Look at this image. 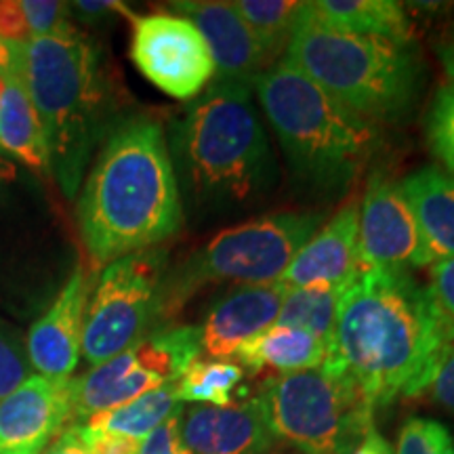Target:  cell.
Returning <instances> with one entry per match:
<instances>
[{
	"instance_id": "60d3db41",
	"label": "cell",
	"mask_w": 454,
	"mask_h": 454,
	"mask_svg": "<svg viewBox=\"0 0 454 454\" xmlns=\"http://www.w3.org/2000/svg\"><path fill=\"white\" fill-rule=\"evenodd\" d=\"M13 177H15V167L9 160H4L3 156H0V179L9 181Z\"/></svg>"
},
{
	"instance_id": "30bf717a",
	"label": "cell",
	"mask_w": 454,
	"mask_h": 454,
	"mask_svg": "<svg viewBox=\"0 0 454 454\" xmlns=\"http://www.w3.org/2000/svg\"><path fill=\"white\" fill-rule=\"evenodd\" d=\"M200 354L198 326L154 328L122 354L93 366L82 377L70 379L72 421L84 423L147 391L177 383Z\"/></svg>"
},
{
	"instance_id": "8992f818",
	"label": "cell",
	"mask_w": 454,
	"mask_h": 454,
	"mask_svg": "<svg viewBox=\"0 0 454 454\" xmlns=\"http://www.w3.org/2000/svg\"><path fill=\"white\" fill-rule=\"evenodd\" d=\"M282 59L374 127L404 118L423 89L414 43L333 30L311 20L308 3Z\"/></svg>"
},
{
	"instance_id": "277c9868",
	"label": "cell",
	"mask_w": 454,
	"mask_h": 454,
	"mask_svg": "<svg viewBox=\"0 0 454 454\" xmlns=\"http://www.w3.org/2000/svg\"><path fill=\"white\" fill-rule=\"evenodd\" d=\"M175 175L187 198L230 213L257 202L276 179V162L253 104V87L215 78L170 129Z\"/></svg>"
},
{
	"instance_id": "603a6c76",
	"label": "cell",
	"mask_w": 454,
	"mask_h": 454,
	"mask_svg": "<svg viewBox=\"0 0 454 454\" xmlns=\"http://www.w3.org/2000/svg\"><path fill=\"white\" fill-rule=\"evenodd\" d=\"M181 411V402L175 391V383L147 391L135 397L127 404L114 408V411L95 414L87 419L89 427L110 431V434L127 435L133 440H144L152 431L160 427L168 417Z\"/></svg>"
},
{
	"instance_id": "ba28073f",
	"label": "cell",
	"mask_w": 454,
	"mask_h": 454,
	"mask_svg": "<svg viewBox=\"0 0 454 454\" xmlns=\"http://www.w3.org/2000/svg\"><path fill=\"white\" fill-rule=\"evenodd\" d=\"M325 223V215L309 211L270 213L219 231L167 276L162 317L177 314L192 294L213 282H280L299 248Z\"/></svg>"
},
{
	"instance_id": "d590c367",
	"label": "cell",
	"mask_w": 454,
	"mask_h": 454,
	"mask_svg": "<svg viewBox=\"0 0 454 454\" xmlns=\"http://www.w3.org/2000/svg\"><path fill=\"white\" fill-rule=\"evenodd\" d=\"M72 15H76L81 21L87 24H95V21L106 20L110 15H127L133 17L127 4L114 3V0H78V3L70 4Z\"/></svg>"
},
{
	"instance_id": "5bb4252c",
	"label": "cell",
	"mask_w": 454,
	"mask_h": 454,
	"mask_svg": "<svg viewBox=\"0 0 454 454\" xmlns=\"http://www.w3.org/2000/svg\"><path fill=\"white\" fill-rule=\"evenodd\" d=\"M89 294L90 278L84 268H76L47 314L34 322L27 333V357L41 377L64 381L76 371L82 354Z\"/></svg>"
},
{
	"instance_id": "3957f363",
	"label": "cell",
	"mask_w": 454,
	"mask_h": 454,
	"mask_svg": "<svg viewBox=\"0 0 454 454\" xmlns=\"http://www.w3.org/2000/svg\"><path fill=\"white\" fill-rule=\"evenodd\" d=\"M7 47L9 72L24 84L41 121L49 173L67 198H76L95 147L112 129L114 90L101 51L81 30Z\"/></svg>"
},
{
	"instance_id": "44dd1931",
	"label": "cell",
	"mask_w": 454,
	"mask_h": 454,
	"mask_svg": "<svg viewBox=\"0 0 454 454\" xmlns=\"http://www.w3.org/2000/svg\"><path fill=\"white\" fill-rule=\"evenodd\" d=\"M328 354H331V348L314 334L299 331V328L274 325L247 340L234 357L238 364L253 374L265 371L288 374L322 366Z\"/></svg>"
},
{
	"instance_id": "6da1fadb",
	"label": "cell",
	"mask_w": 454,
	"mask_h": 454,
	"mask_svg": "<svg viewBox=\"0 0 454 454\" xmlns=\"http://www.w3.org/2000/svg\"><path fill=\"white\" fill-rule=\"evenodd\" d=\"M454 343V325L412 271L360 268L343 288L326 360L368 402L423 395Z\"/></svg>"
},
{
	"instance_id": "e0dca14e",
	"label": "cell",
	"mask_w": 454,
	"mask_h": 454,
	"mask_svg": "<svg viewBox=\"0 0 454 454\" xmlns=\"http://www.w3.org/2000/svg\"><path fill=\"white\" fill-rule=\"evenodd\" d=\"M286 288L280 282L240 284L219 297L207 311L200 351L208 360H231L247 340L276 325Z\"/></svg>"
},
{
	"instance_id": "ab89813d",
	"label": "cell",
	"mask_w": 454,
	"mask_h": 454,
	"mask_svg": "<svg viewBox=\"0 0 454 454\" xmlns=\"http://www.w3.org/2000/svg\"><path fill=\"white\" fill-rule=\"evenodd\" d=\"M11 70V53L7 43L0 38V74H7Z\"/></svg>"
},
{
	"instance_id": "f35d334b",
	"label": "cell",
	"mask_w": 454,
	"mask_h": 454,
	"mask_svg": "<svg viewBox=\"0 0 454 454\" xmlns=\"http://www.w3.org/2000/svg\"><path fill=\"white\" fill-rule=\"evenodd\" d=\"M351 454H394V448H391L389 442L377 429H371L366 434V438L360 442V446Z\"/></svg>"
},
{
	"instance_id": "7c38bea8",
	"label": "cell",
	"mask_w": 454,
	"mask_h": 454,
	"mask_svg": "<svg viewBox=\"0 0 454 454\" xmlns=\"http://www.w3.org/2000/svg\"><path fill=\"white\" fill-rule=\"evenodd\" d=\"M357 247L360 268L412 271L434 265L400 181L381 170L368 177L362 196Z\"/></svg>"
},
{
	"instance_id": "5b68a950",
	"label": "cell",
	"mask_w": 454,
	"mask_h": 454,
	"mask_svg": "<svg viewBox=\"0 0 454 454\" xmlns=\"http://www.w3.org/2000/svg\"><path fill=\"white\" fill-rule=\"evenodd\" d=\"M253 90L301 179L325 192L349 187L379 145V130L325 93L288 61L254 78Z\"/></svg>"
},
{
	"instance_id": "4dcf8cb0",
	"label": "cell",
	"mask_w": 454,
	"mask_h": 454,
	"mask_svg": "<svg viewBox=\"0 0 454 454\" xmlns=\"http://www.w3.org/2000/svg\"><path fill=\"white\" fill-rule=\"evenodd\" d=\"M70 427L90 454H137L139 440L89 427L87 423H72Z\"/></svg>"
},
{
	"instance_id": "d6a6232c",
	"label": "cell",
	"mask_w": 454,
	"mask_h": 454,
	"mask_svg": "<svg viewBox=\"0 0 454 454\" xmlns=\"http://www.w3.org/2000/svg\"><path fill=\"white\" fill-rule=\"evenodd\" d=\"M429 291L444 316L454 325V257L438 261L429 270Z\"/></svg>"
},
{
	"instance_id": "d4e9b609",
	"label": "cell",
	"mask_w": 454,
	"mask_h": 454,
	"mask_svg": "<svg viewBox=\"0 0 454 454\" xmlns=\"http://www.w3.org/2000/svg\"><path fill=\"white\" fill-rule=\"evenodd\" d=\"M340 294H343V288L334 286L286 288L276 325L314 334L331 348Z\"/></svg>"
},
{
	"instance_id": "9c48e42d",
	"label": "cell",
	"mask_w": 454,
	"mask_h": 454,
	"mask_svg": "<svg viewBox=\"0 0 454 454\" xmlns=\"http://www.w3.org/2000/svg\"><path fill=\"white\" fill-rule=\"evenodd\" d=\"M167 253L162 248L127 254L101 271L84 314L82 356L99 366L122 354L162 317Z\"/></svg>"
},
{
	"instance_id": "1f68e13d",
	"label": "cell",
	"mask_w": 454,
	"mask_h": 454,
	"mask_svg": "<svg viewBox=\"0 0 454 454\" xmlns=\"http://www.w3.org/2000/svg\"><path fill=\"white\" fill-rule=\"evenodd\" d=\"M184 411V408H181ZM181 411L168 417L160 427L152 431L139 442L137 454H192L190 448L185 446L184 438H181L179 429V417Z\"/></svg>"
},
{
	"instance_id": "f1b7e54d",
	"label": "cell",
	"mask_w": 454,
	"mask_h": 454,
	"mask_svg": "<svg viewBox=\"0 0 454 454\" xmlns=\"http://www.w3.org/2000/svg\"><path fill=\"white\" fill-rule=\"evenodd\" d=\"M32 377L26 339L21 333L0 320V402Z\"/></svg>"
},
{
	"instance_id": "ac0fdd59",
	"label": "cell",
	"mask_w": 454,
	"mask_h": 454,
	"mask_svg": "<svg viewBox=\"0 0 454 454\" xmlns=\"http://www.w3.org/2000/svg\"><path fill=\"white\" fill-rule=\"evenodd\" d=\"M179 429L192 454H271L278 442L257 397L231 406H190L181 411Z\"/></svg>"
},
{
	"instance_id": "b9f144b4",
	"label": "cell",
	"mask_w": 454,
	"mask_h": 454,
	"mask_svg": "<svg viewBox=\"0 0 454 454\" xmlns=\"http://www.w3.org/2000/svg\"><path fill=\"white\" fill-rule=\"evenodd\" d=\"M3 89H4V78L0 76V95H3Z\"/></svg>"
},
{
	"instance_id": "8fae6325",
	"label": "cell",
	"mask_w": 454,
	"mask_h": 454,
	"mask_svg": "<svg viewBox=\"0 0 454 454\" xmlns=\"http://www.w3.org/2000/svg\"><path fill=\"white\" fill-rule=\"evenodd\" d=\"M130 59L158 90L194 101L215 81V61L200 30L177 13L133 15Z\"/></svg>"
},
{
	"instance_id": "836d02e7",
	"label": "cell",
	"mask_w": 454,
	"mask_h": 454,
	"mask_svg": "<svg viewBox=\"0 0 454 454\" xmlns=\"http://www.w3.org/2000/svg\"><path fill=\"white\" fill-rule=\"evenodd\" d=\"M435 404L454 414V343L442 357L438 371L425 389Z\"/></svg>"
},
{
	"instance_id": "4fadbf2b",
	"label": "cell",
	"mask_w": 454,
	"mask_h": 454,
	"mask_svg": "<svg viewBox=\"0 0 454 454\" xmlns=\"http://www.w3.org/2000/svg\"><path fill=\"white\" fill-rule=\"evenodd\" d=\"M72 425L70 379L32 374L0 402V454H41Z\"/></svg>"
},
{
	"instance_id": "2e32d148",
	"label": "cell",
	"mask_w": 454,
	"mask_h": 454,
	"mask_svg": "<svg viewBox=\"0 0 454 454\" xmlns=\"http://www.w3.org/2000/svg\"><path fill=\"white\" fill-rule=\"evenodd\" d=\"M360 202L351 198L309 238L280 278L284 288H345L360 271Z\"/></svg>"
},
{
	"instance_id": "cb8c5ba5",
	"label": "cell",
	"mask_w": 454,
	"mask_h": 454,
	"mask_svg": "<svg viewBox=\"0 0 454 454\" xmlns=\"http://www.w3.org/2000/svg\"><path fill=\"white\" fill-rule=\"evenodd\" d=\"M274 61L286 53L305 13L303 0H234L230 3Z\"/></svg>"
},
{
	"instance_id": "d6986e66",
	"label": "cell",
	"mask_w": 454,
	"mask_h": 454,
	"mask_svg": "<svg viewBox=\"0 0 454 454\" xmlns=\"http://www.w3.org/2000/svg\"><path fill=\"white\" fill-rule=\"evenodd\" d=\"M400 190L417 221L434 263L454 257V175L423 167L400 181Z\"/></svg>"
},
{
	"instance_id": "e575fe53",
	"label": "cell",
	"mask_w": 454,
	"mask_h": 454,
	"mask_svg": "<svg viewBox=\"0 0 454 454\" xmlns=\"http://www.w3.org/2000/svg\"><path fill=\"white\" fill-rule=\"evenodd\" d=\"M0 38L4 43H24L30 36L21 3L0 0Z\"/></svg>"
},
{
	"instance_id": "7a4b0ae2",
	"label": "cell",
	"mask_w": 454,
	"mask_h": 454,
	"mask_svg": "<svg viewBox=\"0 0 454 454\" xmlns=\"http://www.w3.org/2000/svg\"><path fill=\"white\" fill-rule=\"evenodd\" d=\"M184 223L181 187L162 124L127 116L106 135L78 198V227L89 257L110 265L156 248Z\"/></svg>"
},
{
	"instance_id": "8d00e7d4",
	"label": "cell",
	"mask_w": 454,
	"mask_h": 454,
	"mask_svg": "<svg viewBox=\"0 0 454 454\" xmlns=\"http://www.w3.org/2000/svg\"><path fill=\"white\" fill-rule=\"evenodd\" d=\"M41 454H90V452L81 444V440L76 438L74 429L67 425V427L61 431L53 442H51V446L44 448Z\"/></svg>"
},
{
	"instance_id": "7bdbcfd3",
	"label": "cell",
	"mask_w": 454,
	"mask_h": 454,
	"mask_svg": "<svg viewBox=\"0 0 454 454\" xmlns=\"http://www.w3.org/2000/svg\"><path fill=\"white\" fill-rule=\"evenodd\" d=\"M0 76H3V74H0Z\"/></svg>"
},
{
	"instance_id": "484cf974",
	"label": "cell",
	"mask_w": 454,
	"mask_h": 454,
	"mask_svg": "<svg viewBox=\"0 0 454 454\" xmlns=\"http://www.w3.org/2000/svg\"><path fill=\"white\" fill-rule=\"evenodd\" d=\"M244 379V368L231 360H200L175 383L179 402H196L208 406H231L234 394Z\"/></svg>"
},
{
	"instance_id": "9a60e30c",
	"label": "cell",
	"mask_w": 454,
	"mask_h": 454,
	"mask_svg": "<svg viewBox=\"0 0 454 454\" xmlns=\"http://www.w3.org/2000/svg\"><path fill=\"white\" fill-rule=\"evenodd\" d=\"M170 9L200 30L211 49L215 78L253 87L254 78L276 64L230 3L184 0V3H173Z\"/></svg>"
},
{
	"instance_id": "4316f807",
	"label": "cell",
	"mask_w": 454,
	"mask_h": 454,
	"mask_svg": "<svg viewBox=\"0 0 454 454\" xmlns=\"http://www.w3.org/2000/svg\"><path fill=\"white\" fill-rule=\"evenodd\" d=\"M427 145L442 167L454 175V84L446 82L435 90L425 116Z\"/></svg>"
},
{
	"instance_id": "7402d4cb",
	"label": "cell",
	"mask_w": 454,
	"mask_h": 454,
	"mask_svg": "<svg viewBox=\"0 0 454 454\" xmlns=\"http://www.w3.org/2000/svg\"><path fill=\"white\" fill-rule=\"evenodd\" d=\"M4 89L0 95V147L26 167L38 173L49 170L47 141L34 110L30 98H27L24 84L13 72L3 74Z\"/></svg>"
},
{
	"instance_id": "f546056e",
	"label": "cell",
	"mask_w": 454,
	"mask_h": 454,
	"mask_svg": "<svg viewBox=\"0 0 454 454\" xmlns=\"http://www.w3.org/2000/svg\"><path fill=\"white\" fill-rule=\"evenodd\" d=\"M27 30L34 38L70 36L78 32L72 24L70 3H55V0H24L21 3Z\"/></svg>"
},
{
	"instance_id": "ee69618b",
	"label": "cell",
	"mask_w": 454,
	"mask_h": 454,
	"mask_svg": "<svg viewBox=\"0 0 454 454\" xmlns=\"http://www.w3.org/2000/svg\"><path fill=\"white\" fill-rule=\"evenodd\" d=\"M301 454H303V452H301Z\"/></svg>"
},
{
	"instance_id": "ffe728a7",
	"label": "cell",
	"mask_w": 454,
	"mask_h": 454,
	"mask_svg": "<svg viewBox=\"0 0 454 454\" xmlns=\"http://www.w3.org/2000/svg\"><path fill=\"white\" fill-rule=\"evenodd\" d=\"M308 15L339 32L412 43L408 11L395 0H311Z\"/></svg>"
},
{
	"instance_id": "74e56055",
	"label": "cell",
	"mask_w": 454,
	"mask_h": 454,
	"mask_svg": "<svg viewBox=\"0 0 454 454\" xmlns=\"http://www.w3.org/2000/svg\"><path fill=\"white\" fill-rule=\"evenodd\" d=\"M438 57L442 66H444L446 76L450 78V82L454 84V20L452 24L448 26V30L444 36H442V41L438 43Z\"/></svg>"
},
{
	"instance_id": "83f0119b",
	"label": "cell",
	"mask_w": 454,
	"mask_h": 454,
	"mask_svg": "<svg viewBox=\"0 0 454 454\" xmlns=\"http://www.w3.org/2000/svg\"><path fill=\"white\" fill-rule=\"evenodd\" d=\"M394 454H454V435L435 419L411 417L402 425Z\"/></svg>"
},
{
	"instance_id": "52a82bcc",
	"label": "cell",
	"mask_w": 454,
	"mask_h": 454,
	"mask_svg": "<svg viewBox=\"0 0 454 454\" xmlns=\"http://www.w3.org/2000/svg\"><path fill=\"white\" fill-rule=\"evenodd\" d=\"M254 397L274 438L303 454H351L374 429V406L328 360L270 377Z\"/></svg>"
}]
</instances>
